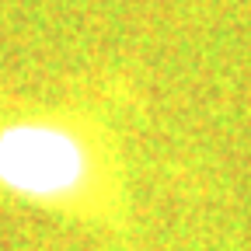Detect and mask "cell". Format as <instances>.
<instances>
[{"label":"cell","instance_id":"1","mask_svg":"<svg viewBox=\"0 0 251 251\" xmlns=\"http://www.w3.org/2000/svg\"><path fill=\"white\" fill-rule=\"evenodd\" d=\"M0 188L94 227L126 220V188L101 126L80 112H25L0 126Z\"/></svg>","mask_w":251,"mask_h":251}]
</instances>
